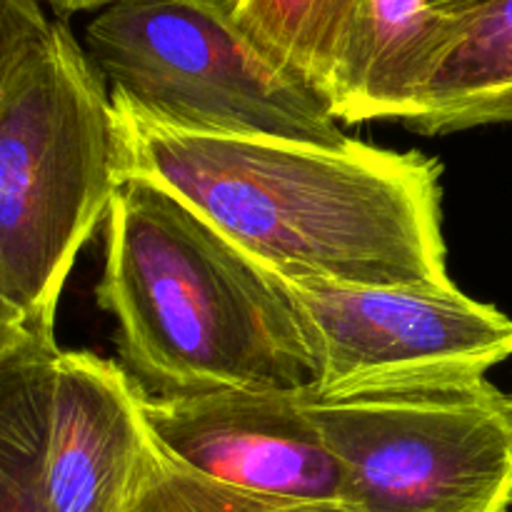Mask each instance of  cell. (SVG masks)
<instances>
[{
  "label": "cell",
  "mask_w": 512,
  "mask_h": 512,
  "mask_svg": "<svg viewBox=\"0 0 512 512\" xmlns=\"http://www.w3.org/2000/svg\"><path fill=\"white\" fill-rule=\"evenodd\" d=\"M118 173L193 210L285 280L453 285L443 238V165L420 150L200 133L113 93Z\"/></svg>",
  "instance_id": "obj_1"
},
{
  "label": "cell",
  "mask_w": 512,
  "mask_h": 512,
  "mask_svg": "<svg viewBox=\"0 0 512 512\" xmlns=\"http://www.w3.org/2000/svg\"><path fill=\"white\" fill-rule=\"evenodd\" d=\"M148 395L310 390L315 365L283 285L180 200L123 183L95 290Z\"/></svg>",
  "instance_id": "obj_2"
},
{
  "label": "cell",
  "mask_w": 512,
  "mask_h": 512,
  "mask_svg": "<svg viewBox=\"0 0 512 512\" xmlns=\"http://www.w3.org/2000/svg\"><path fill=\"white\" fill-rule=\"evenodd\" d=\"M123 185L108 83L63 20L0 83V283L33 333Z\"/></svg>",
  "instance_id": "obj_3"
},
{
  "label": "cell",
  "mask_w": 512,
  "mask_h": 512,
  "mask_svg": "<svg viewBox=\"0 0 512 512\" xmlns=\"http://www.w3.org/2000/svg\"><path fill=\"white\" fill-rule=\"evenodd\" d=\"M83 48L113 93L170 125L340 148L328 105L240 25L235 0H115Z\"/></svg>",
  "instance_id": "obj_4"
},
{
  "label": "cell",
  "mask_w": 512,
  "mask_h": 512,
  "mask_svg": "<svg viewBox=\"0 0 512 512\" xmlns=\"http://www.w3.org/2000/svg\"><path fill=\"white\" fill-rule=\"evenodd\" d=\"M305 405L360 512L512 510V403L485 378Z\"/></svg>",
  "instance_id": "obj_5"
},
{
  "label": "cell",
  "mask_w": 512,
  "mask_h": 512,
  "mask_svg": "<svg viewBox=\"0 0 512 512\" xmlns=\"http://www.w3.org/2000/svg\"><path fill=\"white\" fill-rule=\"evenodd\" d=\"M275 280L313 355V398L468 383L512 355V320L455 283L370 288Z\"/></svg>",
  "instance_id": "obj_6"
},
{
  "label": "cell",
  "mask_w": 512,
  "mask_h": 512,
  "mask_svg": "<svg viewBox=\"0 0 512 512\" xmlns=\"http://www.w3.org/2000/svg\"><path fill=\"white\" fill-rule=\"evenodd\" d=\"M153 438L198 473L250 493L343 500V468L310 418L305 390L148 395Z\"/></svg>",
  "instance_id": "obj_7"
},
{
  "label": "cell",
  "mask_w": 512,
  "mask_h": 512,
  "mask_svg": "<svg viewBox=\"0 0 512 512\" xmlns=\"http://www.w3.org/2000/svg\"><path fill=\"white\" fill-rule=\"evenodd\" d=\"M148 440L138 380L115 360L60 348L45 443V512H113Z\"/></svg>",
  "instance_id": "obj_8"
},
{
  "label": "cell",
  "mask_w": 512,
  "mask_h": 512,
  "mask_svg": "<svg viewBox=\"0 0 512 512\" xmlns=\"http://www.w3.org/2000/svg\"><path fill=\"white\" fill-rule=\"evenodd\" d=\"M430 0H360L328 110L338 123H405L453 40Z\"/></svg>",
  "instance_id": "obj_9"
},
{
  "label": "cell",
  "mask_w": 512,
  "mask_h": 512,
  "mask_svg": "<svg viewBox=\"0 0 512 512\" xmlns=\"http://www.w3.org/2000/svg\"><path fill=\"white\" fill-rule=\"evenodd\" d=\"M512 123V0L455 15L453 40L405 128L450 135Z\"/></svg>",
  "instance_id": "obj_10"
},
{
  "label": "cell",
  "mask_w": 512,
  "mask_h": 512,
  "mask_svg": "<svg viewBox=\"0 0 512 512\" xmlns=\"http://www.w3.org/2000/svg\"><path fill=\"white\" fill-rule=\"evenodd\" d=\"M58 353L55 335L33 333L0 360V512H45L43 465Z\"/></svg>",
  "instance_id": "obj_11"
},
{
  "label": "cell",
  "mask_w": 512,
  "mask_h": 512,
  "mask_svg": "<svg viewBox=\"0 0 512 512\" xmlns=\"http://www.w3.org/2000/svg\"><path fill=\"white\" fill-rule=\"evenodd\" d=\"M360 0H235L245 33L328 105Z\"/></svg>",
  "instance_id": "obj_12"
},
{
  "label": "cell",
  "mask_w": 512,
  "mask_h": 512,
  "mask_svg": "<svg viewBox=\"0 0 512 512\" xmlns=\"http://www.w3.org/2000/svg\"><path fill=\"white\" fill-rule=\"evenodd\" d=\"M113 512H360L343 500H295L250 493L198 473L150 433L138 473Z\"/></svg>",
  "instance_id": "obj_13"
},
{
  "label": "cell",
  "mask_w": 512,
  "mask_h": 512,
  "mask_svg": "<svg viewBox=\"0 0 512 512\" xmlns=\"http://www.w3.org/2000/svg\"><path fill=\"white\" fill-rule=\"evenodd\" d=\"M43 0H0V83L50 33Z\"/></svg>",
  "instance_id": "obj_14"
},
{
  "label": "cell",
  "mask_w": 512,
  "mask_h": 512,
  "mask_svg": "<svg viewBox=\"0 0 512 512\" xmlns=\"http://www.w3.org/2000/svg\"><path fill=\"white\" fill-rule=\"evenodd\" d=\"M28 335H33V330L25 323L23 313L10 303L3 283H0V360L13 353L18 345H23Z\"/></svg>",
  "instance_id": "obj_15"
},
{
  "label": "cell",
  "mask_w": 512,
  "mask_h": 512,
  "mask_svg": "<svg viewBox=\"0 0 512 512\" xmlns=\"http://www.w3.org/2000/svg\"><path fill=\"white\" fill-rule=\"evenodd\" d=\"M58 15H73V13H88V10H103L105 5L115 3V0H43Z\"/></svg>",
  "instance_id": "obj_16"
},
{
  "label": "cell",
  "mask_w": 512,
  "mask_h": 512,
  "mask_svg": "<svg viewBox=\"0 0 512 512\" xmlns=\"http://www.w3.org/2000/svg\"><path fill=\"white\" fill-rule=\"evenodd\" d=\"M485 3H490V0H430V5H433L438 13L450 15V18L470 13V10L480 8V5H485Z\"/></svg>",
  "instance_id": "obj_17"
},
{
  "label": "cell",
  "mask_w": 512,
  "mask_h": 512,
  "mask_svg": "<svg viewBox=\"0 0 512 512\" xmlns=\"http://www.w3.org/2000/svg\"><path fill=\"white\" fill-rule=\"evenodd\" d=\"M510 403H512V393H510Z\"/></svg>",
  "instance_id": "obj_18"
}]
</instances>
